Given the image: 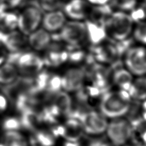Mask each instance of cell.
Segmentation results:
<instances>
[{
    "label": "cell",
    "mask_w": 146,
    "mask_h": 146,
    "mask_svg": "<svg viewBox=\"0 0 146 146\" xmlns=\"http://www.w3.org/2000/svg\"><path fill=\"white\" fill-rule=\"evenodd\" d=\"M131 102L132 99L127 91L108 90L100 98L99 111L107 119L123 117L126 115Z\"/></svg>",
    "instance_id": "6da1fadb"
},
{
    "label": "cell",
    "mask_w": 146,
    "mask_h": 146,
    "mask_svg": "<svg viewBox=\"0 0 146 146\" xmlns=\"http://www.w3.org/2000/svg\"><path fill=\"white\" fill-rule=\"evenodd\" d=\"M7 63L15 65L21 76L33 77L43 71L45 66L43 58L33 52H12L7 57Z\"/></svg>",
    "instance_id": "7a4b0ae2"
},
{
    "label": "cell",
    "mask_w": 146,
    "mask_h": 146,
    "mask_svg": "<svg viewBox=\"0 0 146 146\" xmlns=\"http://www.w3.org/2000/svg\"><path fill=\"white\" fill-rule=\"evenodd\" d=\"M133 127L125 117L111 119L105 133L108 141L115 146H122L133 139Z\"/></svg>",
    "instance_id": "3957f363"
},
{
    "label": "cell",
    "mask_w": 146,
    "mask_h": 146,
    "mask_svg": "<svg viewBox=\"0 0 146 146\" xmlns=\"http://www.w3.org/2000/svg\"><path fill=\"white\" fill-rule=\"evenodd\" d=\"M131 17L124 12H118L112 14L104 23L106 32L117 42L124 40L131 34L133 28Z\"/></svg>",
    "instance_id": "277c9868"
},
{
    "label": "cell",
    "mask_w": 146,
    "mask_h": 146,
    "mask_svg": "<svg viewBox=\"0 0 146 146\" xmlns=\"http://www.w3.org/2000/svg\"><path fill=\"white\" fill-rule=\"evenodd\" d=\"M125 67L133 76L146 75V48L130 46L124 54Z\"/></svg>",
    "instance_id": "5b68a950"
},
{
    "label": "cell",
    "mask_w": 146,
    "mask_h": 146,
    "mask_svg": "<svg viewBox=\"0 0 146 146\" xmlns=\"http://www.w3.org/2000/svg\"><path fill=\"white\" fill-rule=\"evenodd\" d=\"M85 134L99 135L105 133L108 124V119L100 111L90 110L82 113L79 118Z\"/></svg>",
    "instance_id": "8992f818"
},
{
    "label": "cell",
    "mask_w": 146,
    "mask_h": 146,
    "mask_svg": "<svg viewBox=\"0 0 146 146\" xmlns=\"http://www.w3.org/2000/svg\"><path fill=\"white\" fill-rule=\"evenodd\" d=\"M57 37L70 46H79L87 37L85 23L76 21L65 23L57 34Z\"/></svg>",
    "instance_id": "52a82bcc"
},
{
    "label": "cell",
    "mask_w": 146,
    "mask_h": 146,
    "mask_svg": "<svg viewBox=\"0 0 146 146\" xmlns=\"http://www.w3.org/2000/svg\"><path fill=\"white\" fill-rule=\"evenodd\" d=\"M61 80L62 90L70 94L76 93L84 87L86 71L83 67H71L61 76Z\"/></svg>",
    "instance_id": "ba28073f"
},
{
    "label": "cell",
    "mask_w": 146,
    "mask_h": 146,
    "mask_svg": "<svg viewBox=\"0 0 146 146\" xmlns=\"http://www.w3.org/2000/svg\"><path fill=\"white\" fill-rule=\"evenodd\" d=\"M42 20V14L38 5L33 3L26 8L18 17L17 27L25 35L37 30Z\"/></svg>",
    "instance_id": "9c48e42d"
},
{
    "label": "cell",
    "mask_w": 146,
    "mask_h": 146,
    "mask_svg": "<svg viewBox=\"0 0 146 146\" xmlns=\"http://www.w3.org/2000/svg\"><path fill=\"white\" fill-rule=\"evenodd\" d=\"M54 129L57 137H61L66 142H76L82 140L85 134L79 119L68 117Z\"/></svg>",
    "instance_id": "30bf717a"
},
{
    "label": "cell",
    "mask_w": 146,
    "mask_h": 146,
    "mask_svg": "<svg viewBox=\"0 0 146 146\" xmlns=\"http://www.w3.org/2000/svg\"><path fill=\"white\" fill-rule=\"evenodd\" d=\"M27 44L28 39L21 32L13 31L7 33L0 31V45L4 46L10 53L25 51Z\"/></svg>",
    "instance_id": "8fae6325"
},
{
    "label": "cell",
    "mask_w": 146,
    "mask_h": 146,
    "mask_svg": "<svg viewBox=\"0 0 146 146\" xmlns=\"http://www.w3.org/2000/svg\"><path fill=\"white\" fill-rule=\"evenodd\" d=\"M95 47L93 51V58L97 61V63L100 64H112L117 62L122 54L117 44L112 45L99 46L95 45Z\"/></svg>",
    "instance_id": "7c38bea8"
},
{
    "label": "cell",
    "mask_w": 146,
    "mask_h": 146,
    "mask_svg": "<svg viewBox=\"0 0 146 146\" xmlns=\"http://www.w3.org/2000/svg\"><path fill=\"white\" fill-rule=\"evenodd\" d=\"M45 51L46 54L43 58L45 65L57 66L68 60V51L64 49L61 44L51 42Z\"/></svg>",
    "instance_id": "4fadbf2b"
},
{
    "label": "cell",
    "mask_w": 146,
    "mask_h": 146,
    "mask_svg": "<svg viewBox=\"0 0 146 146\" xmlns=\"http://www.w3.org/2000/svg\"><path fill=\"white\" fill-rule=\"evenodd\" d=\"M51 42L52 36L45 29L35 30L28 39V44L35 51H45Z\"/></svg>",
    "instance_id": "5bb4252c"
},
{
    "label": "cell",
    "mask_w": 146,
    "mask_h": 146,
    "mask_svg": "<svg viewBox=\"0 0 146 146\" xmlns=\"http://www.w3.org/2000/svg\"><path fill=\"white\" fill-rule=\"evenodd\" d=\"M134 76L126 67H118L112 72V83L119 89L127 91L128 92L134 80Z\"/></svg>",
    "instance_id": "9a60e30c"
},
{
    "label": "cell",
    "mask_w": 146,
    "mask_h": 146,
    "mask_svg": "<svg viewBox=\"0 0 146 146\" xmlns=\"http://www.w3.org/2000/svg\"><path fill=\"white\" fill-rule=\"evenodd\" d=\"M65 24V16L59 10H54L46 14L43 19V28L48 32L60 30Z\"/></svg>",
    "instance_id": "2e32d148"
},
{
    "label": "cell",
    "mask_w": 146,
    "mask_h": 146,
    "mask_svg": "<svg viewBox=\"0 0 146 146\" xmlns=\"http://www.w3.org/2000/svg\"><path fill=\"white\" fill-rule=\"evenodd\" d=\"M85 25L86 27L87 37L93 44L97 45L105 40L107 32L104 25L96 24L91 21H87Z\"/></svg>",
    "instance_id": "e0dca14e"
},
{
    "label": "cell",
    "mask_w": 146,
    "mask_h": 146,
    "mask_svg": "<svg viewBox=\"0 0 146 146\" xmlns=\"http://www.w3.org/2000/svg\"><path fill=\"white\" fill-rule=\"evenodd\" d=\"M132 100L142 101L146 100V75L134 78L128 91Z\"/></svg>",
    "instance_id": "ac0fdd59"
},
{
    "label": "cell",
    "mask_w": 146,
    "mask_h": 146,
    "mask_svg": "<svg viewBox=\"0 0 146 146\" xmlns=\"http://www.w3.org/2000/svg\"><path fill=\"white\" fill-rule=\"evenodd\" d=\"M86 3L83 0H72L64 7V12L75 20H81L85 17Z\"/></svg>",
    "instance_id": "d6986e66"
},
{
    "label": "cell",
    "mask_w": 146,
    "mask_h": 146,
    "mask_svg": "<svg viewBox=\"0 0 146 146\" xmlns=\"http://www.w3.org/2000/svg\"><path fill=\"white\" fill-rule=\"evenodd\" d=\"M112 14V10L108 5H98L93 8L90 14L91 21L104 26V23Z\"/></svg>",
    "instance_id": "ffe728a7"
},
{
    "label": "cell",
    "mask_w": 146,
    "mask_h": 146,
    "mask_svg": "<svg viewBox=\"0 0 146 146\" xmlns=\"http://www.w3.org/2000/svg\"><path fill=\"white\" fill-rule=\"evenodd\" d=\"M18 71L14 65L7 63L0 67V83L9 84L16 80Z\"/></svg>",
    "instance_id": "44dd1931"
},
{
    "label": "cell",
    "mask_w": 146,
    "mask_h": 146,
    "mask_svg": "<svg viewBox=\"0 0 146 146\" xmlns=\"http://www.w3.org/2000/svg\"><path fill=\"white\" fill-rule=\"evenodd\" d=\"M7 146H28L25 137L16 131H8L4 137Z\"/></svg>",
    "instance_id": "7402d4cb"
},
{
    "label": "cell",
    "mask_w": 146,
    "mask_h": 146,
    "mask_svg": "<svg viewBox=\"0 0 146 146\" xmlns=\"http://www.w3.org/2000/svg\"><path fill=\"white\" fill-rule=\"evenodd\" d=\"M18 17L13 13L3 12L0 15V29L2 30H12L16 28Z\"/></svg>",
    "instance_id": "603a6c76"
},
{
    "label": "cell",
    "mask_w": 146,
    "mask_h": 146,
    "mask_svg": "<svg viewBox=\"0 0 146 146\" xmlns=\"http://www.w3.org/2000/svg\"><path fill=\"white\" fill-rule=\"evenodd\" d=\"M133 35L135 40L146 45V22L140 23L137 25Z\"/></svg>",
    "instance_id": "cb8c5ba5"
},
{
    "label": "cell",
    "mask_w": 146,
    "mask_h": 146,
    "mask_svg": "<svg viewBox=\"0 0 146 146\" xmlns=\"http://www.w3.org/2000/svg\"><path fill=\"white\" fill-rule=\"evenodd\" d=\"M21 127L20 120L14 117L7 118L3 122V128L7 131H15Z\"/></svg>",
    "instance_id": "d4e9b609"
},
{
    "label": "cell",
    "mask_w": 146,
    "mask_h": 146,
    "mask_svg": "<svg viewBox=\"0 0 146 146\" xmlns=\"http://www.w3.org/2000/svg\"><path fill=\"white\" fill-rule=\"evenodd\" d=\"M40 5L43 10L46 11H54L60 8L61 0H40Z\"/></svg>",
    "instance_id": "484cf974"
},
{
    "label": "cell",
    "mask_w": 146,
    "mask_h": 146,
    "mask_svg": "<svg viewBox=\"0 0 146 146\" xmlns=\"http://www.w3.org/2000/svg\"><path fill=\"white\" fill-rule=\"evenodd\" d=\"M113 3L121 10H131L135 8L137 0H113Z\"/></svg>",
    "instance_id": "4316f807"
},
{
    "label": "cell",
    "mask_w": 146,
    "mask_h": 146,
    "mask_svg": "<svg viewBox=\"0 0 146 146\" xmlns=\"http://www.w3.org/2000/svg\"><path fill=\"white\" fill-rule=\"evenodd\" d=\"M131 18L133 21H139L143 20L146 17V14L144 10L142 8H140L137 10H133L131 12Z\"/></svg>",
    "instance_id": "83f0119b"
},
{
    "label": "cell",
    "mask_w": 146,
    "mask_h": 146,
    "mask_svg": "<svg viewBox=\"0 0 146 146\" xmlns=\"http://www.w3.org/2000/svg\"><path fill=\"white\" fill-rule=\"evenodd\" d=\"M7 106V101L5 96L0 94V111H4Z\"/></svg>",
    "instance_id": "f1b7e54d"
},
{
    "label": "cell",
    "mask_w": 146,
    "mask_h": 146,
    "mask_svg": "<svg viewBox=\"0 0 146 146\" xmlns=\"http://www.w3.org/2000/svg\"><path fill=\"white\" fill-rule=\"evenodd\" d=\"M141 108L142 119L146 122V100L141 101Z\"/></svg>",
    "instance_id": "f546056e"
},
{
    "label": "cell",
    "mask_w": 146,
    "mask_h": 146,
    "mask_svg": "<svg viewBox=\"0 0 146 146\" xmlns=\"http://www.w3.org/2000/svg\"><path fill=\"white\" fill-rule=\"evenodd\" d=\"M23 0H7L8 5L10 7H15L19 6Z\"/></svg>",
    "instance_id": "4dcf8cb0"
},
{
    "label": "cell",
    "mask_w": 146,
    "mask_h": 146,
    "mask_svg": "<svg viewBox=\"0 0 146 146\" xmlns=\"http://www.w3.org/2000/svg\"><path fill=\"white\" fill-rule=\"evenodd\" d=\"M90 2L93 4L97 5H102L107 3L109 0H88Z\"/></svg>",
    "instance_id": "1f68e13d"
},
{
    "label": "cell",
    "mask_w": 146,
    "mask_h": 146,
    "mask_svg": "<svg viewBox=\"0 0 146 146\" xmlns=\"http://www.w3.org/2000/svg\"><path fill=\"white\" fill-rule=\"evenodd\" d=\"M122 146H145L144 144H143L142 143L135 141L133 142H129L127 144H125Z\"/></svg>",
    "instance_id": "d6a6232c"
},
{
    "label": "cell",
    "mask_w": 146,
    "mask_h": 146,
    "mask_svg": "<svg viewBox=\"0 0 146 146\" xmlns=\"http://www.w3.org/2000/svg\"><path fill=\"white\" fill-rule=\"evenodd\" d=\"M5 8H6V5L3 3H0V15H1L3 12H5Z\"/></svg>",
    "instance_id": "836d02e7"
},
{
    "label": "cell",
    "mask_w": 146,
    "mask_h": 146,
    "mask_svg": "<svg viewBox=\"0 0 146 146\" xmlns=\"http://www.w3.org/2000/svg\"><path fill=\"white\" fill-rule=\"evenodd\" d=\"M142 9L144 10V11H145V14H146V0H145L144 1V2L143 3V4H142Z\"/></svg>",
    "instance_id": "e575fe53"
},
{
    "label": "cell",
    "mask_w": 146,
    "mask_h": 146,
    "mask_svg": "<svg viewBox=\"0 0 146 146\" xmlns=\"http://www.w3.org/2000/svg\"><path fill=\"white\" fill-rule=\"evenodd\" d=\"M0 146H7L5 144H0Z\"/></svg>",
    "instance_id": "d590c367"
},
{
    "label": "cell",
    "mask_w": 146,
    "mask_h": 146,
    "mask_svg": "<svg viewBox=\"0 0 146 146\" xmlns=\"http://www.w3.org/2000/svg\"><path fill=\"white\" fill-rule=\"evenodd\" d=\"M32 146H40V145H32Z\"/></svg>",
    "instance_id": "8d00e7d4"
}]
</instances>
